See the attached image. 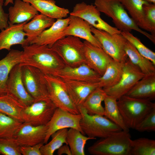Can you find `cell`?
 Listing matches in <instances>:
<instances>
[{"mask_svg":"<svg viewBox=\"0 0 155 155\" xmlns=\"http://www.w3.org/2000/svg\"><path fill=\"white\" fill-rule=\"evenodd\" d=\"M22 47L21 65L32 66L44 74L55 76L65 66L57 53L47 45L33 43Z\"/></svg>","mask_w":155,"mask_h":155,"instance_id":"cell-1","label":"cell"},{"mask_svg":"<svg viewBox=\"0 0 155 155\" xmlns=\"http://www.w3.org/2000/svg\"><path fill=\"white\" fill-rule=\"evenodd\" d=\"M94 5L100 12L111 18L115 27L122 31L135 30L146 36L154 44L155 36L142 30L129 16L119 0H94Z\"/></svg>","mask_w":155,"mask_h":155,"instance_id":"cell-2","label":"cell"},{"mask_svg":"<svg viewBox=\"0 0 155 155\" xmlns=\"http://www.w3.org/2000/svg\"><path fill=\"white\" fill-rule=\"evenodd\" d=\"M132 141L129 132L122 130L100 138L88 150L93 155H130Z\"/></svg>","mask_w":155,"mask_h":155,"instance_id":"cell-3","label":"cell"},{"mask_svg":"<svg viewBox=\"0 0 155 155\" xmlns=\"http://www.w3.org/2000/svg\"><path fill=\"white\" fill-rule=\"evenodd\" d=\"M117 103L125 123L129 129H135L146 115L155 108V103L149 99L126 95L118 99Z\"/></svg>","mask_w":155,"mask_h":155,"instance_id":"cell-4","label":"cell"},{"mask_svg":"<svg viewBox=\"0 0 155 155\" xmlns=\"http://www.w3.org/2000/svg\"><path fill=\"white\" fill-rule=\"evenodd\" d=\"M51 48L66 66L76 67L86 63L84 43L78 37L65 36L56 42Z\"/></svg>","mask_w":155,"mask_h":155,"instance_id":"cell-5","label":"cell"},{"mask_svg":"<svg viewBox=\"0 0 155 155\" xmlns=\"http://www.w3.org/2000/svg\"><path fill=\"white\" fill-rule=\"evenodd\" d=\"M82 117L80 122L81 129L85 135L96 139L103 138L122 130L118 126L104 116L88 114L82 106L78 107Z\"/></svg>","mask_w":155,"mask_h":155,"instance_id":"cell-6","label":"cell"},{"mask_svg":"<svg viewBox=\"0 0 155 155\" xmlns=\"http://www.w3.org/2000/svg\"><path fill=\"white\" fill-rule=\"evenodd\" d=\"M23 82L28 93L35 102L48 98L44 74L38 68L27 65H21Z\"/></svg>","mask_w":155,"mask_h":155,"instance_id":"cell-7","label":"cell"},{"mask_svg":"<svg viewBox=\"0 0 155 155\" xmlns=\"http://www.w3.org/2000/svg\"><path fill=\"white\" fill-rule=\"evenodd\" d=\"M91 31L102 49L114 61L124 62L128 59L124 46L127 40L121 34H111L91 26Z\"/></svg>","mask_w":155,"mask_h":155,"instance_id":"cell-8","label":"cell"},{"mask_svg":"<svg viewBox=\"0 0 155 155\" xmlns=\"http://www.w3.org/2000/svg\"><path fill=\"white\" fill-rule=\"evenodd\" d=\"M48 98L56 106L71 113L80 114L78 108L73 104L66 90L64 81L59 77L44 74Z\"/></svg>","mask_w":155,"mask_h":155,"instance_id":"cell-9","label":"cell"},{"mask_svg":"<svg viewBox=\"0 0 155 155\" xmlns=\"http://www.w3.org/2000/svg\"><path fill=\"white\" fill-rule=\"evenodd\" d=\"M57 108L49 98L34 102L24 109L22 114L23 122L34 126L46 125Z\"/></svg>","mask_w":155,"mask_h":155,"instance_id":"cell-10","label":"cell"},{"mask_svg":"<svg viewBox=\"0 0 155 155\" xmlns=\"http://www.w3.org/2000/svg\"><path fill=\"white\" fill-rule=\"evenodd\" d=\"M145 75L128 59L124 63L122 77L119 83L115 86L103 89L107 95L117 100L125 95Z\"/></svg>","mask_w":155,"mask_h":155,"instance_id":"cell-11","label":"cell"},{"mask_svg":"<svg viewBox=\"0 0 155 155\" xmlns=\"http://www.w3.org/2000/svg\"><path fill=\"white\" fill-rule=\"evenodd\" d=\"M100 12L94 5L87 4L82 2L76 4L69 14L82 18L96 29L104 31L111 34H121L120 30L111 26L101 18Z\"/></svg>","mask_w":155,"mask_h":155,"instance_id":"cell-12","label":"cell"},{"mask_svg":"<svg viewBox=\"0 0 155 155\" xmlns=\"http://www.w3.org/2000/svg\"><path fill=\"white\" fill-rule=\"evenodd\" d=\"M82 117L80 113L75 114L57 108L51 119L46 125L48 129L44 143H47L53 133L63 129H75L84 135L80 125Z\"/></svg>","mask_w":155,"mask_h":155,"instance_id":"cell-13","label":"cell"},{"mask_svg":"<svg viewBox=\"0 0 155 155\" xmlns=\"http://www.w3.org/2000/svg\"><path fill=\"white\" fill-rule=\"evenodd\" d=\"M21 67V64H18L11 70L6 84V94L26 107L35 101L24 87L22 77Z\"/></svg>","mask_w":155,"mask_h":155,"instance_id":"cell-14","label":"cell"},{"mask_svg":"<svg viewBox=\"0 0 155 155\" xmlns=\"http://www.w3.org/2000/svg\"><path fill=\"white\" fill-rule=\"evenodd\" d=\"M47 129L46 125L34 126L23 122L12 138L20 146L44 143Z\"/></svg>","mask_w":155,"mask_h":155,"instance_id":"cell-15","label":"cell"},{"mask_svg":"<svg viewBox=\"0 0 155 155\" xmlns=\"http://www.w3.org/2000/svg\"><path fill=\"white\" fill-rule=\"evenodd\" d=\"M84 42L86 64L100 76L102 75L113 59L102 48L86 40Z\"/></svg>","mask_w":155,"mask_h":155,"instance_id":"cell-16","label":"cell"},{"mask_svg":"<svg viewBox=\"0 0 155 155\" xmlns=\"http://www.w3.org/2000/svg\"><path fill=\"white\" fill-rule=\"evenodd\" d=\"M69 17L68 25L64 31L65 36L70 35L82 38L95 46L102 48L100 42L92 34L91 25L79 17L71 15Z\"/></svg>","mask_w":155,"mask_h":155,"instance_id":"cell-17","label":"cell"},{"mask_svg":"<svg viewBox=\"0 0 155 155\" xmlns=\"http://www.w3.org/2000/svg\"><path fill=\"white\" fill-rule=\"evenodd\" d=\"M27 22L19 24H9L6 28L0 32V51L6 49L9 51L11 47L15 45L24 46L26 41V34L23 27Z\"/></svg>","mask_w":155,"mask_h":155,"instance_id":"cell-18","label":"cell"},{"mask_svg":"<svg viewBox=\"0 0 155 155\" xmlns=\"http://www.w3.org/2000/svg\"><path fill=\"white\" fill-rule=\"evenodd\" d=\"M63 81L70 98L78 108L82 106L88 95L95 89L99 87L98 82L74 80Z\"/></svg>","mask_w":155,"mask_h":155,"instance_id":"cell-19","label":"cell"},{"mask_svg":"<svg viewBox=\"0 0 155 155\" xmlns=\"http://www.w3.org/2000/svg\"><path fill=\"white\" fill-rule=\"evenodd\" d=\"M63 81L74 80L92 82H98L100 76L86 64L78 66H65L57 75Z\"/></svg>","mask_w":155,"mask_h":155,"instance_id":"cell-20","label":"cell"},{"mask_svg":"<svg viewBox=\"0 0 155 155\" xmlns=\"http://www.w3.org/2000/svg\"><path fill=\"white\" fill-rule=\"evenodd\" d=\"M69 20V17L57 19L50 27L44 30L30 44L45 45L51 48L56 42L65 36L64 31L68 25Z\"/></svg>","mask_w":155,"mask_h":155,"instance_id":"cell-21","label":"cell"},{"mask_svg":"<svg viewBox=\"0 0 155 155\" xmlns=\"http://www.w3.org/2000/svg\"><path fill=\"white\" fill-rule=\"evenodd\" d=\"M13 4L8 9V24H19L28 22L38 14L33 6L22 0H15Z\"/></svg>","mask_w":155,"mask_h":155,"instance_id":"cell-22","label":"cell"},{"mask_svg":"<svg viewBox=\"0 0 155 155\" xmlns=\"http://www.w3.org/2000/svg\"><path fill=\"white\" fill-rule=\"evenodd\" d=\"M55 21V19L40 13L36 15L30 22H27L23 27L26 37L24 46L30 44L44 30L50 27Z\"/></svg>","mask_w":155,"mask_h":155,"instance_id":"cell-23","label":"cell"},{"mask_svg":"<svg viewBox=\"0 0 155 155\" xmlns=\"http://www.w3.org/2000/svg\"><path fill=\"white\" fill-rule=\"evenodd\" d=\"M22 52L11 49L0 60V96L6 94V84L10 73L15 65L21 63Z\"/></svg>","mask_w":155,"mask_h":155,"instance_id":"cell-24","label":"cell"},{"mask_svg":"<svg viewBox=\"0 0 155 155\" xmlns=\"http://www.w3.org/2000/svg\"><path fill=\"white\" fill-rule=\"evenodd\" d=\"M137 98L155 99V75H145L125 95Z\"/></svg>","mask_w":155,"mask_h":155,"instance_id":"cell-25","label":"cell"},{"mask_svg":"<svg viewBox=\"0 0 155 155\" xmlns=\"http://www.w3.org/2000/svg\"><path fill=\"white\" fill-rule=\"evenodd\" d=\"M22 0L30 3L40 13L55 19L67 17L70 13L68 9L57 6L54 0Z\"/></svg>","mask_w":155,"mask_h":155,"instance_id":"cell-26","label":"cell"},{"mask_svg":"<svg viewBox=\"0 0 155 155\" xmlns=\"http://www.w3.org/2000/svg\"><path fill=\"white\" fill-rule=\"evenodd\" d=\"M124 50L130 61L145 75H155V64L140 54L127 41L125 44Z\"/></svg>","mask_w":155,"mask_h":155,"instance_id":"cell-27","label":"cell"},{"mask_svg":"<svg viewBox=\"0 0 155 155\" xmlns=\"http://www.w3.org/2000/svg\"><path fill=\"white\" fill-rule=\"evenodd\" d=\"M124 62L112 61L98 82L99 87L103 89L112 87L120 81L123 72Z\"/></svg>","mask_w":155,"mask_h":155,"instance_id":"cell-28","label":"cell"},{"mask_svg":"<svg viewBox=\"0 0 155 155\" xmlns=\"http://www.w3.org/2000/svg\"><path fill=\"white\" fill-rule=\"evenodd\" d=\"M106 95L102 88L98 87L88 95L82 106L89 115L104 116V108L102 102Z\"/></svg>","mask_w":155,"mask_h":155,"instance_id":"cell-29","label":"cell"},{"mask_svg":"<svg viewBox=\"0 0 155 155\" xmlns=\"http://www.w3.org/2000/svg\"><path fill=\"white\" fill-rule=\"evenodd\" d=\"M25 107L6 94L0 96V112L23 123L22 112Z\"/></svg>","mask_w":155,"mask_h":155,"instance_id":"cell-30","label":"cell"},{"mask_svg":"<svg viewBox=\"0 0 155 155\" xmlns=\"http://www.w3.org/2000/svg\"><path fill=\"white\" fill-rule=\"evenodd\" d=\"M117 101L115 97L107 95L104 100V116L119 127L122 130L129 132V129L125 123L119 109Z\"/></svg>","mask_w":155,"mask_h":155,"instance_id":"cell-31","label":"cell"},{"mask_svg":"<svg viewBox=\"0 0 155 155\" xmlns=\"http://www.w3.org/2000/svg\"><path fill=\"white\" fill-rule=\"evenodd\" d=\"M92 139L75 129L70 128L67 132L66 140L72 155H85L86 143L88 140Z\"/></svg>","mask_w":155,"mask_h":155,"instance_id":"cell-32","label":"cell"},{"mask_svg":"<svg viewBox=\"0 0 155 155\" xmlns=\"http://www.w3.org/2000/svg\"><path fill=\"white\" fill-rule=\"evenodd\" d=\"M119 0L138 26L147 31L144 21L143 5L148 2L142 0Z\"/></svg>","mask_w":155,"mask_h":155,"instance_id":"cell-33","label":"cell"},{"mask_svg":"<svg viewBox=\"0 0 155 155\" xmlns=\"http://www.w3.org/2000/svg\"><path fill=\"white\" fill-rule=\"evenodd\" d=\"M68 130V128L63 129L53 133L51 137V140L41 147V155H53L55 152L63 144H67L66 136Z\"/></svg>","mask_w":155,"mask_h":155,"instance_id":"cell-34","label":"cell"},{"mask_svg":"<svg viewBox=\"0 0 155 155\" xmlns=\"http://www.w3.org/2000/svg\"><path fill=\"white\" fill-rule=\"evenodd\" d=\"M155 140L145 137L132 140L130 155H155Z\"/></svg>","mask_w":155,"mask_h":155,"instance_id":"cell-35","label":"cell"},{"mask_svg":"<svg viewBox=\"0 0 155 155\" xmlns=\"http://www.w3.org/2000/svg\"><path fill=\"white\" fill-rule=\"evenodd\" d=\"M22 123L0 112V137L13 138Z\"/></svg>","mask_w":155,"mask_h":155,"instance_id":"cell-36","label":"cell"},{"mask_svg":"<svg viewBox=\"0 0 155 155\" xmlns=\"http://www.w3.org/2000/svg\"><path fill=\"white\" fill-rule=\"evenodd\" d=\"M121 34L136 48L142 55L155 64V53L146 46L140 40L130 32L122 31Z\"/></svg>","mask_w":155,"mask_h":155,"instance_id":"cell-37","label":"cell"},{"mask_svg":"<svg viewBox=\"0 0 155 155\" xmlns=\"http://www.w3.org/2000/svg\"><path fill=\"white\" fill-rule=\"evenodd\" d=\"M143 9L147 31L155 36V4L146 3L143 5Z\"/></svg>","mask_w":155,"mask_h":155,"instance_id":"cell-38","label":"cell"},{"mask_svg":"<svg viewBox=\"0 0 155 155\" xmlns=\"http://www.w3.org/2000/svg\"><path fill=\"white\" fill-rule=\"evenodd\" d=\"M20 146L12 138L0 137V154L3 155H22Z\"/></svg>","mask_w":155,"mask_h":155,"instance_id":"cell-39","label":"cell"},{"mask_svg":"<svg viewBox=\"0 0 155 155\" xmlns=\"http://www.w3.org/2000/svg\"><path fill=\"white\" fill-rule=\"evenodd\" d=\"M134 129L141 132L155 131V108L146 115Z\"/></svg>","mask_w":155,"mask_h":155,"instance_id":"cell-40","label":"cell"},{"mask_svg":"<svg viewBox=\"0 0 155 155\" xmlns=\"http://www.w3.org/2000/svg\"><path fill=\"white\" fill-rule=\"evenodd\" d=\"M44 144L41 143L31 146H21L20 147V153L23 155H41L40 148Z\"/></svg>","mask_w":155,"mask_h":155,"instance_id":"cell-41","label":"cell"},{"mask_svg":"<svg viewBox=\"0 0 155 155\" xmlns=\"http://www.w3.org/2000/svg\"><path fill=\"white\" fill-rule=\"evenodd\" d=\"M4 0H0V30L7 28L9 26L8 14L5 13L3 8Z\"/></svg>","mask_w":155,"mask_h":155,"instance_id":"cell-42","label":"cell"},{"mask_svg":"<svg viewBox=\"0 0 155 155\" xmlns=\"http://www.w3.org/2000/svg\"><path fill=\"white\" fill-rule=\"evenodd\" d=\"M57 154L61 155L65 154L67 155H72L71 151L68 145L65 144L61 146L58 149Z\"/></svg>","mask_w":155,"mask_h":155,"instance_id":"cell-43","label":"cell"},{"mask_svg":"<svg viewBox=\"0 0 155 155\" xmlns=\"http://www.w3.org/2000/svg\"><path fill=\"white\" fill-rule=\"evenodd\" d=\"M13 0H5L4 3V5L7 6L9 4H13Z\"/></svg>","mask_w":155,"mask_h":155,"instance_id":"cell-44","label":"cell"},{"mask_svg":"<svg viewBox=\"0 0 155 155\" xmlns=\"http://www.w3.org/2000/svg\"><path fill=\"white\" fill-rule=\"evenodd\" d=\"M148 3L155 4V0H142Z\"/></svg>","mask_w":155,"mask_h":155,"instance_id":"cell-45","label":"cell"},{"mask_svg":"<svg viewBox=\"0 0 155 155\" xmlns=\"http://www.w3.org/2000/svg\"></svg>","mask_w":155,"mask_h":155,"instance_id":"cell-46","label":"cell"}]
</instances>
